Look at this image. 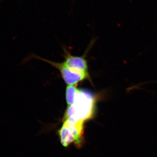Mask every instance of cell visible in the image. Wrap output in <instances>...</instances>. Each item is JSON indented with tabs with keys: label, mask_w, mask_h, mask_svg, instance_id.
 Here are the masks:
<instances>
[{
	"label": "cell",
	"mask_w": 157,
	"mask_h": 157,
	"mask_svg": "<svg viewBox=\"0 0 157 157\" xmlns=\"http://www.w3.org/2000/svg\"><path fill=\"white\" fill-rule=\"evenodd\" d=\"M101 94L86 89L78 88L74 102L68 106L64 118L84 122L90 119L94 115L97 103Z\"/></svg>",
	"instance_id": "cell-1"
},
{
	"label": "cell",
	"mask_w": 157,
	"mask_h": 157,
	"mask_svg": "<svg viewBox=\"0 0 157 157\" xmlns=\"http://www.w3.org/2000/svg\"><path fill=\"white\" fill-rule=\"evenodd\" d=\"M35 57L39 60L48 63L54 67L59 70L62 78L67 85H76L81 82L85 80H90V76L76 73L70 70L63 63H57L48 60L40 57L36 56Z\"/></svg>",
	"instance_id": "cell-2"
},
{
	"label": "cell",
	"mask_w": 157,
	"mask_h": 157,
	"mask_svg": "<svg viewBox=\"0 0 157 157\" xmlns=\"http://www.w3.org/2000/svg\"><path fill=\"white\" fill-rule=\"evenodd\" d=\"M64 50L65 60L63 63L70 70L76 73L90 76L87 61L84 56H74L66 49Z\"/></svg>",
	"instance_id": "cell-3"
},
{
	"label": "cell",
	"mask_w": 157,
	"mask_h": 157,
	"mask_svg": "<svg viewBox=\"0 0 157 157\" xmlns=\"http://www.w3.org/2000/svg\"><path fill=\"white\" fill-rule=\"evenodd\" d=\"M78 88L76 85H67L66 89V99L68 106L72 105L74 102Z\"/></svg>",
	"instance_id": "cell-4"
}]
</instances>
